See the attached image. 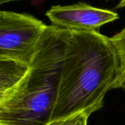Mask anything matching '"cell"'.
<instances>
[{
	"instance_id": "obj_2",
	"label": "cell",
	"mask_w": 125,
	"mask_h": 125,
	"mask_svg": "<svg viewBox=\"0 0 125 125\" xmlns=\"http://www.w3.org/2000/svg\"><path fill=\"white\" fill-rule=\"evenodd\" d=\"M67 29L47 26L21 82L0 97V125H47L57 102Z\"/></svg>"
},
{
	"instance_id": "obj_4",
	"label": "cell",
	"mask_w": 125,
	"mask_h": 125,
	"mask_svg": "<svg viewBox=\"0 0 125 125\" xmlns=\"http://www.w3.org/2000/svg\"><path fill=\"white\" fill-rule=\"evenodd\" d=\"M52 25L73 30L97 31L102 26L119 19L116 12L83 2L52 6L46 13Z\"/></svg>"
},
{
	"instance_id": "obj_1",
	"label": "cell",
	"mask_w": 125,
	"mask_h": 125,
	"mask_svg": "<svg viewBox=\"0 0 125 125\" xmlns=\"http://www.w3.org/2000/svg\"><path fill=\"white\" fill-rule=\"evenodd\" d=\"M123 74L116 50L98 31L67 29L58 99L52 120L103 106L107 93L122 88Z\"/></svg>"
},
{
	"instance_id": "obj_10",
	"label": "cell",
	"mask_w": 125,
	"mask_h": 125,
	"mask_svg": "<svg viewBox=\"0 0 125 125\" xmlns=\"http://www.w3.org/2000/svg\"><path fill=\"white\" fill-rule=\"evenodd\" d=\"M122 88L125 91V81L123 83V84H122Z\"/></svg>"
},
{
	"instance_id": "obj_8",
	"label": "cell",
	"mask_w": 125,
	"mask_h": 125,
	"mask_svg": "<svg viewBox=\"0 0 125 125\" xmlns=\"http://www.w3.org/2000/svg\"><path fill=\"white\" fill-rule=\"evenodd\" d=\"M22 1V0H0V4H7L10 2H13V1ZM106 1H108V0H106Z\"/></svg>"
},
{
	"instance_id": "obj_9",
	"label": "cell",
	"mask_w": 125,
	"mask_h": 125,
	"mask_svg": "<svg viewBox=\"0 0 125 125\" xmlns=\"http://www.w3.org/2000/svg\"><path fill=\"white\" fill-rule=\"evenodd\" d=\"M125 7V0H121L119 1V3L118 4V5L116 6V8H123Z\"/></svg>"
},
{
	"instance_id": "obj_6",
	"label": "cell",
	"mask_w": 125,
	"mask_h": 125,
	"mask_svg": "<svg viewBox=\"0 0 125 125\" xmlns=\"http://www.w3.org/2000/svg\"><path fill=\"white\" fill-rule=\"evenodd\" d=\"M111 41L116 50L117 55L119 58L122 71L124 77V82L125 81V28L121 32L114 35L111 38ZM123 82V83H124ZM123 84V83H122Z\"/></svg>"
},
{
	"instance_id": "obj_5",
	"label": "cell",
	"mask_w": 125,
	"mask_h": 125,
	"mask_svg": "<svg viewBox=\"0 0 125 125\" xmlns=\"http://www.w3.org/2000/svg\"><path fill=\"white\" fill-rule=\"evenodd\" d=\"M29 66L12 60H0V97L14 89L24 78Z\"/></svg>"
},
{
	"instance_id": "obj_7",
	"label": "cell",
	"mask_w": 125,
	"mask_h": 125,
	"mask_svg": "<svg viewBox=\"0 0 125 125\" xmlns=\"http://www.w3.org/2000/svg\"><path fill=\"white\" fill-rule=\"evenodd\" d=\"M90 114L81 112L73 116L51 121L47 125H87Z\"/></svg>"
},
{
	"instance_id": "obj_3",
	"label": "cell",
	"mask_w": 125,
	"mask_h": 125,
	"mask_svg": "<svg viewBox=\"0 0 125 125\" xmlns=\"http://www.w3.org/2000/svg\"><path fill=\"white\" fill-rule=\"evenodd\" d=\"M47 26L31 15L1 10L0 60L30 66Z\"/></svg>"
}]
</instances>
